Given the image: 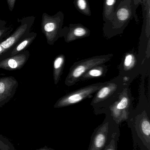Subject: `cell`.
<instances>
[{
  "mask_svg": "<svg viewBox=\"0 0 150 150\" xmlns=\"http://www.w3.org/2000/svg\"><path fill=\"white\" fill-rule=\"evenodd\" d=\"M134 18L133 0H117L112 19L104 23V35L107 38H111L122 34Z\"/></svg>",
  "mask_w": 150,
  "mask_h": 150,
  "instance_id": "1",
  "label": "cell"
},
{
  "mask_svg": "<svg viewBox=\"0 0 150 150\" xmlns=\"http://www.w3.org/2000/svg\"><path fill=\"white\" fill-rule=\"evenodd\" d=\"M126 84L121 75L108 81L95 93L90 105L96 110L106 109L122 91Z\"/></svg>",
  "mask_w": 150,
  "mask_h": 150,
  "instance_id": "2",
  "label": "cell"
},
{
  "mask_svg": "<svg viewBox=\"0 0 150 150\" xmlns=\"http://www.w3.org/2000/svg\"><path fill=\"white\" fill-rule=\"evenodd\" d=\"M113 54L93 56L75 62L70 67L65 79V83L70 86L75 84L80 78L89 69L95 66L105 64L113 57Z\"/></svg>",
  "mask_w": 150,
  "mask_h": 150,
  "instance_id": "3",
  "label": "cell"
},
{
  "mask_svg": "<svg viewBox=\"0 0 150 150\" xmlns=\"http://www.w3.org/2000/svg\"><path fill=\"white\" fill-rule=\"evenodd\" d=\"M64 16L63 12L59 11L53 16L44 13L41 19V30L46 38L48 44L53 45L61 38Z\"/></svg>",
  "mask_w": 150,
  "mask_h": 150,
  "instance_id": "4",
  "label": "cell"
},
{
  "mask_svg": "<svg viewBox=\"0 0 150 150\" xmlns=\"http://www.w3.org/2000/svg\"><path fill=\"white\" fill-rule=\"evenodd\" d=\"M108 82L107 81L92 84L69 93L58 99L54 107L55 108H59L77 104L85 99L91 97Z\"/></svg>",
  "mask_w": 150,
  "mask_h": 150,
  "instance_id": "5",
  "label": "cell"
},
{
  "mask_svg": "<svg viewBox=\"0 0 150 150\" xmlns=\"http://www.w3.org/2000/svg\"><path fill=\"white\" fill-rule=\"evenodd\" d=\"M35 17L28 16L21 19H18L21 24L9 38L2 42H0V56L13 47L20 40L29 33L30 29L32 26Z\"/></svg>",
  "mask_w": 150,
  "mask_h": 150,
  "instance_id": "6",
  "label": "cell"
},
{
  "mask_svg": "<svg viewBox=\"0 0 150 150\" xmlns=\"http://www.w3.org/2000/svg\"><path fill=\"white\" fill-rule=\"evenodd\" d=\"M133 100L129 84L126 83L122 91L106 109L110 110L114 116L119 117L121 114H127V113L131 109Z\"/></svg>",
  "mask_w": 150,
  "mask_h": 150,
  "instance_id": "7",
  "label": "cell"
},
{
  "mask_svg": "<svg viewBox=\"0 0 150 150\" xmlns=\"http://www.w3.org/2000/svg\"><path fill=\"white\" fill-rule=\"evenodd\" d=\"M91 31L88 28L82 24H70L68 26L62 28L61 38L69 43L77 40L87 38L90 35Z\"/></svg>",
  "mask_w": 150,
  "mask_h": 150,
  "instance_id": "8",
  "label": "cell"
},
{
  "mask_svg": "<svg viewBox=\"0 0 150 150\" xmlns=\"http://www.w3.org/2000/svg\"><path fill=\"white\" fill-rule=\"evenodd\" d=\"M18 82L13 76L0 78V107L8 103L16 93Z\"/></svg>",
  "mask_w": 150,
  "mask_h": 150,
  "instance_id": "9",
  "label": "cell"
},
{
  "mask_svg": "<svg viewBox=\"0 0 150 150\" xmlns=\"http://www.w3.org/2000/svg\"><path fill=\"white\" fill-rule=\"evenodd\" d=\"M30 53L28 51L19 53L0 62V69L13 71L22 68L29 59Z\"/></svg>",
  "mask_w": 150,
  "mask_h": 150,
  "instance_id": "10",
  "label": "cell"
},
{
  "mask_svg": "<svg viewBox=\"0 0 150 150\" xmlns=\"http://www.w3.org/2000/svg\"><path fill=\"white\" fill-rule=\"evenodd\" d=\"M107 71L108 67L105 64L95 66L82 76L79 81H86L92 79L105 76Z\"/></svg>",
  "mask_w": 150,
  "mask_h": 150,
  "instance_id": "11",
  "label": "cell"
},
{
  "mask_svg": "<svg viewBox=\"0 0 150 150\" xmlns=\"http://www.w3.org/2000/svg\"><path fill=\"white\" fill-rule=\"evenodd\" d=\"M65 55L60 54L57 55L53 62V79L54 83L57 85L62 75L65 63Z\"/></svg>",
  "mask_w": 150,
  "mask_h": 150,
  "instance_id": "12",
  "label": "cell"
},
{
  "mask_svg": "<svg viewBox=\"0 0 150 150\" xmlns=\"http://www.w3.org/2000/svg\"><path fill=\"white\" fill-rule=\"evenodd\" d=\"M37 36L35 33H29L26 36L23 38L21 41L14 47L11 52V56L16 55L28 47L32 43Z\"/></svg>",
  "mask_w": 150,
  "mask_h": 150,
  "instance_id": "13",
  "label": "cell"
},
{
  "mask_svg": "<svg viewBox=\"0 0 150 150\" xmlns=\"http://www.w3.org/2000/svg\"><path fill=\"white\" fill-rule=\"evenodd\" d=\"M116 1L117 0H104L103 18L105 23L110 22L112 19Z\"/></svg>",
  "mask_w": 150,
  "mask_h": 150,
  "instance_id": "14",
  "label": "cell"
},
{
  "mask_svg": "<svg viewBox=\"0 0 150 150\" xmlns=\"http://www.w3.org/2000/svg\"><path fill=\"white\" fill-rule=\"evenodd\" d=\"M137 60L136 55L132 53H128L125 54L122 63V72H129L133 70L136 66Z\"/></svg>",
  "mask_w": 150,
  "mask_h": 150,
  "instance_id": "15",
  "label": "cell"
},
{
  "mask_svg": "<svg viewBox=\"0 0 150 150\" xmlns=\"http://www.w3.org/2000/svg\"><path fill=\"white\" fill-rule=\"evenodd\" d=\"M73 3L79 12L88 16H91V11L88 0H74Z\"/></svg>",
  "mask_w": 150,
  "mask_h": 150,
  "instance_id": "16",
  "label": "cell"
},
{
  "mask_svg": "<svg viewBox=\"0 0 150 150\" xmlns=\"http://www.w3.org/2000/svg\"><path fill=\"white\" fill-rule=\"evenodd\" d=\"M145 0H133V12H134V16L135 20L136 23L139 22V20L138 16L136 14V9L142 3L144 2Z\"/></svg>",
  "mask_w": 150,
  "mask_h": 150,
  "instance_id": "17",
  "label": "cell"
},
{
  "mask_svg": "<svg viewBox=\"0 0 150 150\" xmlns=\"http://www.w3.org/2000/svg\"><path fill=\"white\" fill-rule=\"evenodd\" d=\"M142 130L146 135L149 136L150 134V124L147 120H144L142 122L141 125Z\"/></svg>",
  "mask_w": 150,
  "mask_h": 150,
  "instance_id": "18",
  "label": "cell"
},
{
  "mask_svg": "<svg viewBox=\"0 0 150 150\" xmlns=\"http://www.w3.org/2000/svg\"><path fill=\"white\" fill-rule=\"evenodd\" d=\"M105 142V138L104 135H98L95 139V145L98 148H101L104 145Z\"/></svg>",
  "mask_w": 150,
  "mask_h": 150,
  "instance_id": "19",
  "label": "cell"
},
{
  "mask_svg": "<svg viewBox=\"0 0 150 150\" xmlns=\"http://www.w3.org/2000/svg\"><path fill=\"white\" fill-rule=\"evenodd\" d=\"M16 1V0H7L8 7L11 11H12L14 9Z\"/></svg>",
  "mask_w": 150,
  "mask_h": 150,
  "instance_id": "20",
  "label": "cell"
},
{
  "mask_svg": "<svg viewBox=\"0 0 150 150\" xmlns=\"http://www.w3.org/2000/svg\"><path fill=\"white\" fill-rule=\"evenodd\" d=\"M11 28L9 27H4L0 29V38L6 34L10 30Z\"/></svg>",
  "mask_w": 150,
  "mask_h": 150,
  "instance_id": "21",
  "label": "cell"
},
{
  "mask_svg": "<svg viewBox=\"0 0 150 150\" xmlns=\"http://www.w3.org/2000/svg\"><path fill=\"white\" fill-rule=\"evenodd\" d=\"M6 23V22H5V21H4V20H1V17H0V29L5 27L4 26H5Z\"/></svg>",
  "mask_w": 150,
  "mask_h": 150,
  "instance_id": "22",
  "label": "cell"
},
{
  "mask_svg": "<svg viewBox=\"0 0 150 150\" xmlns=\"http://www.w3.org/2000/svg\"></svg>",
  "mask_w": 150,
  "mask_h": 150,
  "instance_id": "23",
  "label": "cell"
}]
</instances>
